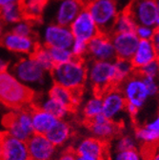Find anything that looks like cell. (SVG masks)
<instances>
[{
    "label": "cell",
    "instance_id": "cell-1",
    "mask_svg": "<svg viewBox=\"0 0 159 160\" xmlns=\"http://www.w3.org/2000/svg\"><path fill=\"white\" fill-rule=\"evenodd\" d=\"M33 90L18 82L10 73L0 72V102L5 107L28 112L30 106L36 102Z\"/></svg>",
    "mask_w": 159,
    "mask_h": 160
},
{
    "label": "cell",
    "instance_id": "cell-2",
    "mask_svg": "<svg viewBox=\"0 0 159 160\" xmlns=\"http://www.w3.org/2000/svg\"><path fill=\"white\" fill-rule=\"evenodd\" d=\"M55 84L71 91H82L88 79L85 59L73 58L71 61L56 65L50 72Z\"/></svg>",
    "mask_w": 159,
    "mask_h": 160
},
{
    "label": "cell",
    "instance_id": "cell-3",
    "mask_svg": "<svg viewBox=\"0 0 159 160\" xmlns=\"http://www.w3.org/2000/svg\"><path fill=\"white\" fill-rule=\"evenodd\" d=\"M86 9L92 16L100 32L111 35L115 20L121 12L117 0H90Z\"/></svg>",
    "mask_w": 159,
    "mask_h": 160
},
{
    "label": "cell",
    "instance_id": "cell-4",
    "mask_svg": "<svg viewBox=\"0 0 159 160\" xmlns=\"http://www.w3.org/2000/svg\"><path fill=\"white\" fill-rule=\"evenodd\" d=\"M87 64L88 80L92 84L95 94L101 95L105 91L114 86V61H92Z\"/></svg>",
    "mask_w": 159,
    "mask_h": 160
},
{
    "label": "cell",
    "instance_id": "cell-5",
    "mask_svg": "<svg viewBox=\"0 0 159 160\" xmlns=\"http://www.w3.org/2000/svg\"><path fill=\"white\" fill-rule=\"evenodd\" d=\"M118 88L122 92L127 104H131L138 110L145 107L151 98L144 77L138 72H134L121 85H119Z\"/></svg>",
    "mask_w": 159,
    "mask_h": 160
},
{
    "label": "cell",
    "instance_id": "cell-6",
    "mask_svg": "<svg viewBox=\"0 0 159 160\" xmlns=\"http://www.w3.org/2000/svg\"><path fill=\"white\" fill-rule=\"evenodd\" d=\"M1 123L12 136L24 142L34 132L31 114L26 112H8L2 117Z\"/></svg>",
    "mask_w": 159,
    "mask_h": 160
},
{
    "label": "cell",
    "instance_id": "cell-7",
    "mask_svg": "<svg viewBox=\"0 0 159 160\" xmlns=\"http://www.w3.org/2000/svg\"><path fill=\"white\" fill-rule=\"evenodd\" d=\"M126 10L137 25L154 28L159 16L155 0H131Z\"/></svg>",
    "mask_w": 159,
    "mask_h": 160
},
{
    "label": "cell",
    "instance_id": "cell-8",
    "mask_svg": "<svg viewBox=\"0 0 159 160\" xmlns=\"http://www.w3.org/2000/svg\"><path fill=\"white\" fill-rule=\"evenodd\" d=\"M103 109L102 114L109 120L116 123L117 119L120 118L122 113L126 112V99L118 87H112L105 91L102 94Z\"/></svg>",
    "mask_w": 159,
    "mask_h": 160
},
{
    "label": "cell",
    "instance_id": "cell-9",
    "mask_svg": "<svg viewBox=\"0 0 159 160\" xmlns=\"http://www.w3.org/2000/svg\"><path fill=\"white\" fill-rule=\"evenodd\" d=\"M92 61H114L116 54L112 46L111 36L99 33L88 42L87 55Z\"/></svg>",
    "mask_w": 159,
    "mask_h": 160
},
{
    "label": "cell",
    "instance_id": "cell-10",
    "mask_svg": "<svg viewBox=\"0 0 159 160\" xmlns=\"http://www.w3.org/2000/svg\"><path fill=\"white\" fill-rule=\"evenodd\" d=\"M74 39L89 42L93 37L101 33L89 11L84 9L70 25Z\"/></svg>",
    "mask_w": 159,
    "mask_h": 160
},
{
    "label": "cell",
    "instance_id": "cell-11",
    "mask_svg": "<svg viewBox=\"0 0 159 160\" xmlns=\"http://www.w3.org/2000/svg\"><path fill=\"white\" fill-rule=\"evenodd\" d=\"M110 36L115 51L116 58L131 60L140 41L135 32H116Z\"/></svg>",
    "mask_w": 159,
    "mask_h": 160
},
{
    "label": "cell",
    "instance_id": "cell-12",
    "mask_svg": "<svg viewBox=\"0 0 159 160\" xmlns=\"http://www.w3.org/2000/svg\"><path fill=\"white\" fill-rule=\"evenodd\" d=\"M86 123L92 137L101 140L105 143L112 140L119 132L118 123L109 120L102 113L98 114L90 121H86Z\"/></svg>",
    "mask_w": 159,
    "mask_h": 160
},
{
    "label": "cell",
    "instance_id": "cell-13",
    "mask_svg": "<svg viewBox=\"0 0 159 160\" xmlns=\"http://www.w3.org/2000/svg\"><path fill=\"white\" fill-rule=\"evenodd\" d=\"M74 37L70 27L52 24L45 31V45L48 48L71 49Z\"/></svg>",
    "mask_w": 159,
    "mask_h": 160
},
{
    "label": "cell",
    "instance_id": "cell-14",
    "mask_svg": "<svg viewBox=\"0 0 159 160\" xmlns=\"http://www.w3.org/2000/svg\"><path fill=\"white\" fill-rule=\"evenodd\" d=\"M30 160H50L54 152V146L42 134L33 132L26 141Z\"/></svg>",
    "mask_w": 159,
    "mask_h": 160
},
{
    "label": "cell",
    "instance_id": "cell-15",
    "mask_svg": "<svg viewBox=\"0 0 159 160\" xmlns=\"http://www.w3.org/2000/svg\"><path fill=\"white\" fill-rule=\"evenodd\" d=\"M45 72L40 65L31 58L20 59L12 68V72L26 82H43Z\"/></svg>",
    "mask_w": 159,
    "mask_h": 160
},
{
    "label": "cell",
    "instance_id": "cell-16",
    "mask_svg": "<svg viewBox=\"0 0 159 160\" xmlns=\"http://www.w3.org/2000/svg\"><path fill=\"white\" fill-rule=\"evenodd\" d=\"M84 9H86V2L84 0H61L55 15L56 24L70 27Z\"/></svg>",
    "mask_w": 159,
    "mask_h": 160
},
{
    "label": "cell",
    "instance_id": "cell-17",
    "mask_svg": "<svg viewBox=\"0 0 159 160\" xmlns=\"http://www.w3.org/2000/svg\"><path fill=\"white\" fill-rule=\"evenodd\" d=\"M29 113L32 117L33 132L42 135H46L47 132L59 120L52 114L46 112L42 107L38 105L37 102H34L31 105Z\"/></svg>",
    "mask_w": 159,
    "mask_h": 160
},
{
    "label": "cell",
    "instance_id": "cell-18",
    "mask_svg": "<svg viewBox=\"0 0 159 160\" xmlns=\"http://www.w3.org/2000/svg\"><path fill=\"white\" fill-rule=\"evenodd\" d=\"M4 160H30L27 145L12 136L8 131H2Z\"/></svg>",
    "mask_w": 159,
    "mask_h": 160
},
{
    "label": "cell",
    "instance_id": "cell-19",
    "mask_svg": "<svg viewBox=\"0 0 159 160\" xmlns=\"http://www.w3.org/2000/svg\"><path fill=\"white\" fill-rule=\"evenodd\" d=\"M73 150L77 155H88L103 160L109 155L108 144L95 137L83 138Z\"/></svg>",
    "mask_w": 159,
    "mask_h": 160
},
{
    "label": "cell",
    "instance_id": "cell-20",
    "mask_svg": "<svg viewBox=\"0 0 159 160\" xmlns=\"http://www.w3.org/2000/svg\"><path fill=\"white\" fill-rule=\"evenodd\" d=\"M159 59L152 40H140L138 43L137 49L131 59V62L135 72L139 71L145 65L156 61Z\"/></svg>",
    "mask_w": 159,
    "mask_h": 160
},
{
    "label": "cell",
    "instance_id": "cell-21",
    "mask_svg": "<svg viewBox=\"0 0 159 160\" xmlns=\"http://www.w3.org/2000/svg\"><path fill=\"white\" fill-rule=\"evenodd\" d=\"M81 92L82 91H71L63 86L58 84H53L49 92L50 98L55 99L56 101L60 102L69 111L74 112L75 108L78 106L79 102L81 100Z\"/></svg>",
    "mask_w": 159,
    "mask_h": 160
},
{
    "label": "cell",
    "instance_id": "cell-22",
    "mask_svg": "<svg viewBox=\"0 0 159 160\" xmlns=\"http://www.w3.org/2000/svg\"><path fill=\"white\" fill-rule=\"evenodd\" d=\"M36 42L30 37L18 35L14 32H8L0 38V46L6 48L11 52H32L34 49Z\"/></svg>",
    "mask_w": 159,
    "mask_h": 160
},
{
    "label": "cell",
    "instance_id": "cell-23",
    "mask_svg": "<svg viewBox=\"0 0 159 160\" xmlns=\"http://www.w3.org/2000/svg\"><path fill=\"white\" fill-rule=\"evenodd\" d=\"M48 1L49 0H17L22 20L33 24L40 22Z\"/></svg>",
    "mask_w": 159,
    "mask_h": 160
},
{
    "label": "cell",
    "instance_id": "cell-24",
    "mask_svg": "<svg viewBox=\"0 0 159 160\" xmlns=\"http://www.w3.org/2000/svg\"><path fill=\"white\" fill-rule=\"evenodd\" d=\"M134 137L138 142L153 145L159 142V115L155 116L145 125L135 130Z\"/></svg>",
    "mask_w": 159,
    "mask_h": 160
},
{
    "label": "cell",
    "instance_id": "cell-25",
    "mask_svg": "<svg viewBox=\"0 0 159 160\" xmlns=\"http://www.w3.org/2000/svg\"><path fill=\"white\" fill-rule=\"evenodd\" d=\"M72 129L70 125L63 120H58L56 124L45 135L54 146H61L71 137Z\"/></svg>",
    "mask_w": 159,
    "mask_h": 160
},
{
    "label": "cell",
    "instance_id": "cell-26",
    "mask_svg": "<svg viewBox=\"0 0 159 160\" xmlns=\"http://www.w3.org/2000/svg\"><path fill=\"white\" fill-rule=\"evenodd\" d=\"M31 59L36 61L39 65H40L45 71L47 72H52V70L54 67V64L52 60L49 49L46 46H41L36 42L33 51L30 53Z\"/></svg>",
    "mask_w": 159,
    "mask_h": 160
},
{
    "label": "cell",
    "instance_id": "cell-27",
    "mask_svg": "<svg viewBox=\"0 0 159 160\" xmlns=\"http://www.w3.org/2000/svg\"><path fill=\"white\" fill-rule=\"evenodd\" d=\"M114 66H115V79H114L115 87L121 85L126 79H128L135 72L131 60L116 58L114 60Z\"/></svg>",
    "mask_w": 159,
    "mask_h": 160
},
{
    "label": "cell",
    "instance_id": "cell-28",
    "mask_svg": "<svg viewBox=\"0 0 159 160\" xmlns=\"http://www.w3.org/2000/svg\"><path fill=\"white\" fill-rule=\"evenodd\" d=\"M136 27H137V24L135 23L132 16L129 13L127 10H124L121 12H119L115 20V23L112 29V33L134 32Z\"/></svg>",
    "mask_w": 159,
    "mask_h": 160
},
{
    "label": "cell",
    "instance_id": "cell-29",
    "mask_svg": "<svg viewBox=\"0 0 159 160\" xmlns=\"http://www.w3.org/2000/svg\"><path fill=\"white\" fill-rule=\"evenodd\" d=\"M109 151H126L134 150L137 148L138 141L136 138L130 134H122L111 140Z\"/></svg>",
    "mask_w": 159,
    "mask_h": 160
},
{
    "label": "cell",
    "instance_id": "cell-30",
    "mask_svg": "<svg viewBox=\"0 0 159 160\" xmlns=\"http://www.w3.org/2000/svg\"><path fill=\"white\" fill-rule=\"evenodd\" d=\"M103 109V102L102 97L99 94H95L93 97L89 99L83 109V114L86 121L93 119L98 114L102 113Z\"/></svg>",
    "mask_w": 159,
    "mask_h": 160
},
{
    "label": "cell",
    "instance_id": "cell-31",
    "mask_svg": "<svg viewBox=\"0 0 159 160\" xmlns=\"http://www.w3.org/2000/svg\"><path fill=\"white\" fill-rule=\"evenodd\" d=\"M22 20V15L16 3L0 8V21L2 23H18Z\"/></svg>",
    "mask_w": 159,
    "mask_h": 160
},
{
    "label": "cell",
    "instance_id": "cell-32",
    "mask_svg": "<svg viewBox=\"0 0 159 160\" xmlns=\"http://www.w3.org/2000/svg\"><path fill=\"white\" fill-rule=\"evenodd\" d=\"M42 108L59 120H62L69 112H71L68 108L52 98H49Z\"/></svg>",
    "mask_w": 159,
    "mask_h": 160
},
{
    "label": "cell",
    "instance_id": "cell-33",
    "mask_svg": "<svg viewBox=\"0 0 159 160\" xmlns=\"http://www.w3.org/2000/svg\"><path fill=\"white\" fill-rule=\"evenodd\" d=\"M108 160H144L141 152L134 150L126 151H109Z\"/></svg>",
    "mask_w": 159,
    "mask_h": 160
},
{
    "label": "cell",
    "instance_id": "cell-34",
    "mask_svg": "<svg viewBox=\"0 0 159 160\" xmlns=\"http://www.w3.org/2000/svg\"><path fill=\"white\" fill-rule=\"evenodd\" d=\"M48 49L54 66L67 63L74 58L71 49H60V48H48Z\"/></svg>",
    "mask_w": 159,
    "mask_h": 160
},
{
    "label": "cell",
    "instance_id": "cell-35",
    "mask_svg": "<svg viewBox=\"0 0 159 160\" xmlns=\"http://www.w3.org/2000/svg\"><path fill=\"white\" fill-rule=\"evenodd\" d=\"M32 26H33V23L23 20V21L18 22V24H16L14 26V28L12 29V32H14L18 35L30 37V38L33 39L34 33H33Z\"/></svg>",
    "mask_w": 159,
    "mask_h": 160
},
{
    "label": "cell",
    "instance_id": "cell-36",
    "mask_svg": "<svg viewBox=\"0 0 159 160\" xmlns=\"http://www.w3.org/2000/svg\"><path fill=\"white\" fill-rule=\"evenodd\" d=\"M71 51L74 58L85 59L88 51V42L83 41V40L74 39Z\"/></svg>",
    "mask_w": 159,
    "mask_h": 160
},
{
    "label": "cell",
    "instance_id": "cell-37",
    "mask_svg": "<svg viewBox=\"0 0 159 160\" xmlns=\"http://www.w3.org/2000/svg\"><path fill=\"white\" fill-rule=\"evenodd\" d=\"M137 72L143 76H149V77L157 78L158 73H159V62H158V60L145 65L144 67H142L140 70L137 71Z\"/></svg>",
    "mask_w": 159,
    "mask_h": 160
},
{
    "label": "cell",
    "instance_id": "cell-38",
    "mask_svg": "<svg viewBox=\"0 0 159 160\" xmlns=\"http://www.w3.org/2000/svg\"><path fill=\"white\" fill-rule=\"evenodd\" d=\"M154 31H155V28L153 27L137 25L134 32L140 40H152Z\"/></svg>",
    "mask_w": 159,
    "mask_h": 160
},
{
    "label": "cell",
    "instance_id": "cell-39",
    "mask_svg": "<svg viewBox=\"0 0 159 160\" xmlns=\"http://www.w3.org/2000/svg\"><path fill=\"white\" fill-rule=\"evenodd\" d=\"M145 84L148 88V91L151 94V97H155L159 94V81L155 77L143 76Z\"/></svg>",
    "mask_w": 159,
    "mask_h": 160
},
{
    "label": "cell",
    "instance_id": "cell-40",
    "mask_svg": "<svg viewBox=\"0 0 159 160\" xmlns=\"http://www.w3.org/2000/svg\"><path fill=\"white\" fill-rule=\"evenodd\" d=\"M75 156L76 154L73 148H68L61 153L58 160H75Z\"/></svg>",
    "mask_w": 159,
    "mask_h": 160
},
{
    "label": "cell",
    "instance_id": "cell-41",
    "mask_svg": "<svg viewBox=\"0 0 159 160\" xmlns=\"http://www.w3.org/2000/svg\"><path fill=\"white\" fill-rule=\"evenodd\" d=\"M150 146L151 152H148L149 155L147 157L148 160H159V146H155L152 150V145H148Z\"/></svg>",
    "mask_w": 159,
    "mask_h": 160
},
{
    "label": "cell",
    "instance_id": "cell-42",
    "mask_svg": "<svg viewBox=\"0 0 159 160\" xmlns=\"http://www.w3.org/2000/svg\"><path fill=\"white\" fill-rule=\"evenodd\" d=\"M152 42L157 53L159 54V29H155L153 36L152 38Z\"/></svg>",
    "mask_w": 159,
    "mask_h": 160
},
{
    "label": "cell",
    "instance_id": "cell-43",
    "mask_svg": "<svg viewBox=\"0 0 159 160\" xmlns=\"http://www.w3.org/2000/svg\"><path fill=\"white\" fill-rule=\"evenodd\" d=\"M139 111L140 110H138L136 107H134L131 104H127V106H126V112L132 117H135L138 114Z\"/></svg>",
    "mask_w": 159,
    "mask_h": 160
},
{
    "label": "cell",
    "instance_id": "cell-44",
    "mask_svg": "<svg viewBox=\"0 0 159 160\" xmlns=\"http://www.w3.org/2000/svg\"><path fill=\"white\" fill-rule=\"evenodd\" d=\"M8 66H9V62L0 58V72H6V70L8 69Z\"/></svg>",
    "mask_w": 159,
    "mask_h": 160
},
{
    "label": "cell",
    "instance_id": "cell-45",
    "mask_svg": "<svg viewBox=\"0 0 159 160\" xmlns=\"http://www.w3.org/2000/svg\"><path fill=\"white\" fill-rule=\"evenodd\" d=\"M17 0H0V8H3L5 6L16 3Z\"/></svg>",
    "mask_w": 159,
    "mask_h": 160
},
{
    "label": "cell",
    "instance_id": "cell-46",
    "mask_svg": "<svg viewBox=\"0 0 159 160\" xmlns=\"http://www.w3.org/2000/svg\"><path fill=\"white\" fill-rule=\"evenodd\" d=\"M2 22L1 21H0V38H1L2 37V31H3V27H2Z\"/></svg>",
    "mask_w": 159,
    "mask_h": 160
},
{
    "label": "cell",
    "instance_id": "cell-47",
    "mask_svg": "<svg viewBox=\"0 0 159 160\" xmlns=\"http://www.w3.org/2000/svg\"><path fill=\"white\" fill-rule=\"evenodd\" d=\"M154 28H155V29H159V16H158V18H157V20H156V22H155Z\"/></svg>",
    "mask_w": 159,
    "mask_h": 160
},
{
    "label": "cell",
    "instance_id": "cell-48",
    "mask_svg": "<svg viewBox=\"0 0 159 160\" xmlns=\"http://www.w3.org/2000/svg\"><path fill=\"white\" fill-rule=\"evenodd\" d=\"M155 3H156L157 10H158V13H159V0H155Z\"/></svg>",
    "mask_w": 159,
    "mask_h": 160
},
{
    "label": "cell",
    "instance_id": "cell-49",
    "mask_svg": "<svg viewBox=\"0 0 159 160\" xmlns=\"http://www.w3.org/2000/svg\"><path fill=\"white\" fill-rule=\"evenodd\" d=\"M158 62H159V59H158ZM157 79H158V81H159V73H158V77H157Z\"/></svg>",
    "mask_w": 159,
    "mask_h": 160
},
{
    "label": "cell",
    "instance_id": "cell-50",
    "mask_svg": "<svg viewBox=\"0 0 159 160\" xmlns=\"http://www.w3.org/2000/svg\"><path fill=\"white\" fill-rule=\"evenodd\" d=\"M158 115H159V112H158Z\"/></svg>",
    "mask_w": 159,
    "mask_h": 160
}]
</instances>
